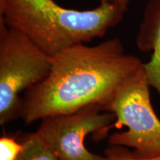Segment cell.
<instances>
[{"label":"cell","mask_w":160,"mask_h":160,"mask_svg":"<svg viewBox=\"0 0 160 160\" xmlns=\"http://www.w3.org/2000/svg\"><path fill=\"white\" fill-rule=\"evenodd\" d=\"M127 54L119 38L99 45H77L53 57L48 77L25 92L21 118L26 125L91 105L105 111L116 93L143 68Z\"/></svg>","instance_id":"6da1fadb"},{"label":"cell","mask_w":160,"mask_h":160,"mask_svg":"<svg viewBox=\"0 0 160 160\" xmlns=\"http://www.w3.org/2000/svg\"><path fill=\"white\" fill-rule=\"evenodd\" d=\"M22 148L15 160H59L38 132L22 140Z\"/></svg>","instance_id":"52a82bcc"},{"label":"cell","mask_w":160,"mask_h":160,"mask_svg":"<svg viewBox=\"0 0 160 160\" xmlns=\"http://www.w3.org/2000/svg\"><path fill=\"white\" fill-rule=\"evenodd\" d=\"M116 121L113 113L91 105L68 114L42 119L37 132L59 160H106L86 148V137L93 133L97 141L105 137Z\"/></svg>","instance_id":"5b68a950"},{"label":"cell","mask_w":160,"mask_h":160,"mask_svg":"<svg viewBox=\"0 0 160 160\" xmlns=\"http://www.w3.org/2000/svg\"><path fill=\"white\" fill-rule=\"evenodd\" d=\"M22 148V144L10 137L0 139V160H15Z\"/></svg>","instance_id":"9c48e42d"},{"label":"cell","mask_w":160,"mask_h":160,"mask_svg":"<svg viewBox=\"0 0 160 160\" xmlns=\"http://www.w3.org/2000/svg\"><path fill=\"white\" fill-rule=\"evenodd\" d=\"M131 0H100V2L105 3H112L123 8L128 11V4Z\"/></svg>","instance_id":"30bf717a"},{"label":"cell","mask_w":160,"mask_h":160,"mask_svg":"<svg viewBox=\"0 0 160 160\" xmlns=\"http://www.w3.org/2000/svg\"><path fill=\"white\" fill-rule=\"evenodd\" d=\"M136 42L141 51H152L145 69L150 85L160 97V0L148 2Z\"/></svg>","instance_id":"8992f818"},{"label":"cell","mask_w":160,"mask_h":160,"mask_svg":"<svg viewBox=\"0 0 160 160\" xmlns=\"http://www.w3.org/2000/svg\"><path fill=\"white\" fill-rule=\"evenodd\" d=\"M52 61L25 33L0 19V125L21 118L20 93L48 77Z\"/></svg>","instance_id":"3957f363"},{"label":"cell","mask_w":160,"mask_h":160,"mask_svg":"<svg viewBox=\"0 0 160 160\" xmlns=\"http://www.w3.org/2000/svg\"><path fill=\"white\" fill-rule=\"evenodd\" d=\"M106 160H160V154L145 157L137 154L123 146H111L105 151Z\"/></svg>","instance_id":"ba28073f"},{"label":"cell","mask_w":160,"mask_h":160,"mask_svg":"<svg viewBox=\"0 0 160 160\" xmlns=\"http://www.w3.org/2000/svg\"><path fill=\"white\" fill-rule=\"evenodd\" d=\"M127 11L112 3L80 11L66 8L54 0H0V19L25 33L52 58L104 37Z\"/></svg>","instance_id":"7a4b0ae2"},{"label":"cell","mask_w":160,"mask_h":160,"mask_svg":"<svg viewBox=\"0 0 160 160\" xmlns=\"http://www.w3.org/2000/svg\"><path fill=\"white\" fill-rule=\"evenodd\" d=\"M150 83L143 68L128 80L116 93L105 111L116 116L109 127L127 131L110 136L111 146L132 148L142 157L160 154V119L156 114L150 98Z\"/></svg>","instance_id":"277c9868"}]
</instances>
